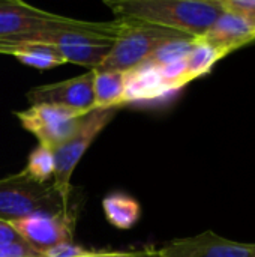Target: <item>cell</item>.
<instances>
[{
	"label": "cell",
	"instance_id": "1",
	"mask_svg": "<svg viewBox=\"0 0 255 257\" xmlns=\"http://www.w3.org/2000/svg\"><path fill=\"white\" fill-rule=\"evenodd\" d=\"M116 20L158 26L201 38L224 12L221 0H105Z\"/></svg>",
	"mask_w": 255,
	"mask_h": 257
},
{
	"label": "cell",
	"instance_id": "2",
	"mask_svg": "<svg viewBox=\"0 0 255 257\" xmlns=\"http://www.w3.org/2000/svg\"><path fill=\"white\" fill-rule=\"evenodd\" d=\"M123 27V20H114L110 23L83 21L38 9L20 0L0 2V39H14L35 32L57 29L89 30L105 36L117 38L122 33Z\"/></svg>",
	"mask_w": 255,
	"mask_h": 257
},
{
	"label": "cell",
	"instance_id": "3",
	"mask_svg": "<svg viewBox=\"0 0 255 257\" xmlns=\"http://www.w3.org/2000/svg\"><path fill=\"white\" fill-rule=\"evenodd\" d=\"M119 108H99L89 111L77 131L62 143L53 154H54V176H53V187L62 199L65 212L71 214L75 212L72 206V184L71 178L78 166L80 160L95 142V139L110 125V122L117 114Z\"/></svg>",
	"mask_w": 255,
	"mask_h": 257
},
{
	"label": "cell",
	"instance_id": "4",
	"mask_svg": "<svg viewBox=\"0 0 255 257\" xmlns=\"http://www.w3.org/2000/svg\"><path fill=\"white\" fill-rule=\"evenodd\" d=\"M6 42H41L54 45L63 56L66 63H74L95 71L110 54L116 38L101 33L78 30V29H57L23 35L14 39H0Z\"/></svg>",
	"mask_w": 255,
	"mask_h": 257
},
{
	"label": "cell",
	"instance_id": "5",
	"mask_svg": "<svg viewBox=\"0 0 255 257\" xmlns=\"http://www.w3.org/2000/svg\"><path fill=\"white\" fill-rule=\"evenodd\" d=\"M182 38L191 36L158 26L125 21V27L122 33L116 38L110 54L95 71L126 72L143 63L162 44Z\"/></svg>",
	"mask_w": 255,
	"mask_h": 257
},
{
	"label": "cell",
	"instance_id": "6",
	"mask_svg": "<svg viewBox=\"0 0 255 257\" xmlns=\"http://www.w3.org/2000/svg\"><path fill=\"white\" fill-rule=\"evenodd\" d=\"M60 212L68 214L53 182L38 184L20 173L0 179V220L11 223L33 214Z\"/></svg>",
	"mask_w": 255,
	"mask_h": 257
},
{
	"label": "cell",
	"instance_id": "7",
	"mask_svg": "<svg viewBox=\"0 0 255 257\" xmlns=\"http://www.w3.org/2000/svg\"><path fill=\"white\" fill-rule=\"evenodd\" d=\"M15 116L21 126L38 139L39 145L54 152L77 131L86 114L54 105H30L15 111Z\"/></svg>",
	"mask_w": 255,
	"mask_h": 257
},
{
	"label": "cell",
	"instance_id": "8",
	"mask_svg": "<svg viewBox=\"0 0 255 257\" xmlns=\"http://www.w3.org/2000/svg\"><path fill=\"white\" fill-rule=\"evenodd\" d=\"M75 220L77 214H33L9 224L26 244L42 254L56 245L72 242Z\"/></svg>",
	"mask_w": 255,
	"mask_h": 257
},
{
	"label": "cell",
	"instance_id": "9",
	"mask_svg": "<svg viewBox=\"0 0 255 257\" xmlns=\"http://www.w3.org/2000/svg\"><path fill=\"white\" fill-rule=\"evenodd\" d=\"M93 77L95 72L89 71L75 78L36 86L26 96L32 105H54L87 114L93 110Z\"/></svg>",
	"mask_w": 255,
	"mask_h": 257
},
{
	"label": "cell",
	"instance_id": "10",
	"mask_svg": "<svg viewBox=\"0 0 255 257\" xmlns=\"http://www.w3.org/2000/svg\"><path fill=\"white\" fill-rule=\"evenodd\" d=\"M162 257H255V242L222 238L212 230L195 236L174 239L164 248Z\"/></svg>",
	"mask_w": 255,
	"mask_h": 257
},
{
	"label": "cell",
	"instance_id": "11",
	"mask_svg": "<svg viewBox=\"0 0 255 257\" xmlns=\"http://www.w3.org/2000/svg\"><path fill=\"white\" fill-rule=\"evenodd\" d=\"M201 39L228 54L254 41L255 24L243 17L222 12Z\"/></svg>",
	"mask_w": 255,
	"mask_h": 257
},
{
	"label": "cell",
	"instance_id": "12",
	"mask_svg": "<svg viewBox=\"0 0 255 257\" xmlns=\"http://www.w3.org/2000/svg\"><path fill=\"white\" fill-rule=\"evenodd\" d=\"M167 95H171V92L165 86L158 66L143 62L125 72L123 105L155 101Z\"/></svg>",
	"mask_w": 255,
	"mask_h": 257
},
{
	"label": "cell",
	"instance_id": "13",
	"mask_svg": "<svg viewBox=\"0 0 255 257\" xmlns=\"http://www.w3.org/2000/svg\"><path fill=\"white\" fill-rule=\"evenodd\" d=\"M0 54L14 56L21 63L36 69H50L66 63V60L54 45L41 42L0 41Z\"/></svg>",
	"mask_w": 255,
	"mask_h": 257
},
{
	"label": "cell",
	"instance_id": "14",
	"mask_svg": "<svg viewBox=\"0 0 255 257\" xmlns=\"http://www.w3.org/2000/svg\"><path fill=\"white\" fill-rule=\"evenodd\" d=\"M93 110L120 108L125 96V72L93 71Z\"/></svg>",
	"mask_w": 255,
	"mask_h": 257
},
{
	"label": "cell",
	"instance_id": "15",
	"mask_svg": "<svg viewBox=\"0 0 255 257\" xmlns=\"http://www.w3.org/2000/svg\"><path fill=\"white\" fill-rule=\"evenodd\" d=\"M102 208L107 221L122 230H128L135 226L141 217L140 203L135 199L122 193L107 196L102 202Z\"/></svg>",
	"mask_w": 255,
	"mask_h": 257
},
{
	"label": "cell",
	"instance_id": "16",
	"mask_svg": "<svg viewBox=\"0 0 255 257\" xmlns=\"http://www.w3.org/2000/svg\"><path fill=\"white\" fill-rule=\"evenodd\" d=\"M225 56L227 54L218 50L216 47L210 45L201 38H195L188 57L185 59L186 75L189 83L210 72V69L216 65V62Z\"/></svg>",
	"mask_w": 255,
	"mask_h": 257
},
{
	"label": "cell",
	"instance_id": "17",
	"mask_svg": "<svg viewBox=\"0 0 255 257\" xmlns=\"http://www.w3.org/2000/svg\"><path fill=\"white\" fill-rule=\"evenodd\" d=\"M29 181L38 184H50L48 181L54 176V154L51 149L38 145L29 155L26 167L20 172Z\"/></svg>",
	"mask_w": 255,
	"mask_h": 257
},
{
	"label": "cell",
	"instance_id": "18",
	"mask_svg": "<svg viewBox=\"0 0 255 257\" xmlns=\"http://www.w3.org/2000/svg\"><path fill=\"white\" fill-rule=\"evenodd\" d=\"M194 45V38H182V39H173L165 44H162L158 50H155L144 62L155 65V66H165L177 62H183L191 48Z\"/></svg>",
	"mask_w": 255,
	"mask_h": 257
},
{
	"label": "cell",
	"instance_id": "19",
	"mask_svg": "<svg viewBox=\"0 0 255 257\" xmlns=\"http://www.w3.org/2000/svg\"><path fill=\"white\" fill-rule=\"evenodd\" d=\"M224 12H230L246 20L255 18V0H221Z\"/></svg>",
	"mask_w": 255,
	"mask_h": 257
},
{
	"label": "cell",
	"instance_id": "20",
	"mask_svg": "<svg viewBox=\"0 0 255 257\" xmlns=\"http://www.w3.org/2000/svg\"><path fill=\"white\" fill-rule=\"evenodd\" d=\"M86 253H87V250L81 248L80 245H77L74 242H65V244L56 245V247L44 251L41 257H80Z\"/></svg>",
	"mask_w": 255,
	"mask_h": 257
},
{
	"label": "cell",
	"instance_id": "21",
	"mask_svg": "<svg viewBox=\"0 0 255 257\" xmlns=\"http://www.w3.org/2000/svg\"><path fill=\"white\" fill-rule=\"evenodd\" d=\"M0 257H41V254L33 250L26 242L0 245Z\"/></svg>",
	"mask_w": 255,
	"mask_h": 257
},
{
	"label": "cell",
	"instance_id": "22",
	"mask_svg": "<svg viewBox=\"0 0 255 257\" xmlns=\"http://www.w3.org/2000/svg\"><path fill=\"white\" fill-rule=\"evenodd\" d=\"M24 242L21 236L14 230V227L8 223L0 220V245H8V244H18Z\"/></svg>",
	"mask_w": 255,
	"mask_h": 257
},
{
	"label": "cell",
	"instance_id": "23",
	"mask_svg": "<svg viewBox=\"0 0 255 257\" xmlns=\"http://www.w3.org/2000/svg\"><path fill=\"white\" fill-rule=\"evenodd\" d=\"M252 23H254V24H255V18H254V20H252Z\"/></svg>",
	"mask_w": 255,
	"mask_h": 257
}]
</instances>
